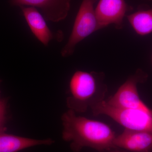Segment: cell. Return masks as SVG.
Here are the masks:
<instances>
[{
    "mask_svg": "<svg viewBox=\"0 0 152 152\" xmlns=\"http://www.w3.org/2000/svg\"><path fill=\"white\" fill-rule=\"evenodd\" d=\"M71 110L62 116L63 140L70 143L71 149L79 152L89 147L99 152L115 148L116 135L108 125L99 121L78 116Z\"/></svg>",
    "mask_w": 152,
    "mask_h": 152,
    "instance_id": "cell-1",
    "label": "cell"
},
{
    "mask_svg": "<svg viewBox=\"0 0 152 152\" xmlns=\"http://www.w3.org/2000/svg\"><path fill=\"white\" fill-rule=\"evenodd\" d=\"M132 10L125 0H99L95 11L101 28L113 24L117 29L121 30L126 14Z\"/></svg>",
    "mask_w": 152,
    "mask_h": 152,
    "instance_id": "cell-6",
    "label": "cell"
},
{
    "mask_svg": "<svg viewBox=\"0 0 152 152\" xmlns=\"http://www.w3.org/2000/svg\"><path fill=\"white\" fill-rule=\"evenodd\" d=\"M20 7L32 32L44 45L47 46L49 42L55 38L58 39L59 37L61 39L62 35L58 36V34H55L49 29L45 18L35 7L25 6ZM58 40H59L58 39Z\"/></svg>",
    "mask_w": 152,
    "mask_h": 152,
    "instance_id": "cell-9",
    "label": "cell"
},
{
    "mask_svg": "<svg viewBox=\"0 0 152 152\" xmlns=\"http://www.w3.org/2000/svg\"><path fill=\"white\" fill-rule=\"evenodd\" d=\"M71 0H10L13 6H28L40 9L46 20L53 22L63 20L67 17Z\"/></svg>",
    "mask_w": 152,
    "mask_h": 152,
    "instance_id": "cell-7",
    "label": "cell"
},
{
    "mask_svg": "<svg viewBox=\"0 0 152 152\" xmlns=\"http://www.w3.org/2000/svg\"><path fill=\"white\" fill-rule=\"evenodd\" d=\"M53 142L51 139L36 140L0 132V152H18L30 147Z\"/></svg>",
    "mask_w": 152,
    "mask_h": 152,
    "instance_id": "cell-10",
    "label": "cell"
},
{
    "mask_svg": "<svg viewBox=\"0 0 152 152\" xmlns=\"http://www.w3.org/2000/svg\"><path fill=\"white\" fill-rule=\"evenodd\" d=\"M7 100L6 99H0V132H5L7 122Z\"/></svg>",
    "mask_w": 152,
    "mask_h": 152,
    "instance_id": "cell-12",
    "label": "cell"
},
{
    "mask_svg": "<svg viewBox=\"0 0 152 152\" xmlns=\"http://www.w3.org/2000/svg\"><path fill=\"white\" fill-rule=\"evenodd\" d=\"M104 76L102 72H76L69 83L70 96L66 102L69 110L84 113L89 107L104 100L107 90Z\"/></svg>",
    "mask_w": 152,
    "mask_h": 152,
    "instance_id": "cell-2",
    "label": "cell"
},
{
    "mask_svg": "<svg viewBox=\"0 0 152 152\" xmlns=\"http://www.w3.org/2000/svg\"><path fill=\"white\" fill-rule=\"evenodd\" d=\"M94 115H105L111 118L125 129L152 132V110L125 109L109 105L105 100L91 107Z\"/></svg>",
    "mask_w": 152,
    "mask_h": 152,
    "instance_id": "cell-3",
    "label": "cell"
},
{
    "mask_svg": "<svg viewBox=\"0 0 152 152\" xmlns=\"http://www.w3.org/2000/svg\"><path fill=\"white\" fill-rule=\"evenodd\" d=\"M114 146L132 152H152V132L125 129L116 136Z\"/></svg>",
    "mask_w": 152,
    "mask_h": 152,
    "instance_id": "cell-8",
    "label": "cell"
},
{
    "mask_svg": "<svg viewBox=\"0 0 152 152\" xmlns=\"http://www.w3.org/2000/svg\"><path fill=\"white\" fill-rule=\"evenodd\" d=\"M98 0H83L77 14L72 31L61 55L68 57L74 53L76 45L101 28L95 14L94 4Z\"/></svg>",
    "mask_w": 152,
    "mask_h": 152,
    "instance_id": "cell-4",
    "label": "cell"
},
{
    "mask_svg": "<svg viewBox=\"0 0 152 152\" xmlns=\"http://www.w3.org/2000/svg\"><path fill=\"white\" fill-rule=\"evenodd\" d=\"M147 75L138 70L128 78L114 95L105 101L114 107L150 110L151 109L141 99L137 88L138 83L145 81Z\"/></svg>",
    "mask_w": 152,
    "mask_h": 152,
    "instance_id": "cell-5",
    "label": "cell"
},
{
    "mask_svg": "<svg viewBox=\"0 0 152 152\" xmlns=\"http://www.w3.org/2000/svg\"><path fill=\"white\" fill-rule=\"evenodd\" d=\"M117 148H113L112 149L110 150L108 152H122L121 151H119L117 149Z\"/></svg>",
    "mask_w": 152,
    "mask_h": 152,
    "instance_id": "cell-13",
    "label": "cell"
},
{
    "mask_svg": "<svg viewBox=\"0 0 152 152\" xmlns=\"http://www.w3.org/2000/svg\"><path fill=\"white\" fill-rule=\"evenodd\" d=\"M127 18L139 35H147L152 33V9L137 11L127 16Z\"/></svg>",
    "mask_w": 152,
    "mask_h": 152,
    "instance_id": "cell-11",
    "label": "cell"
},
{
    "mask_svg": "<svg viewBox=\"0 0 152 152\" xmlns=\"http://www.w3.org/2000/svg\"><path fill=\"white\" fill-rule=\"evenodd\" d=\"M1 80H0V83H1Z\"/></svg>",
    "mask_w": 152,
    "mask_h": 152,
    "instance_id": "cell-14",
    "label": "cell"
}]
</instances>
